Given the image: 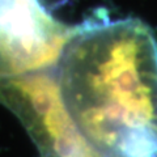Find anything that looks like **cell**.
<instances>
[{"mask_svg":"<svg viewBox=\"0 0 157 157\" xmlns=\"http://www.w3.org/2000/svg\"><path fill=\"white\" fill-rule=\"evenodd\" d=\"M62 98L100 157H157V39L136 18L73 26L55 67Z\"/></svg>","mask_w":157,"mask_h":157,"instance_id":"cell-1","label":"cell"},{"mask_svg":"<svg viewBox=\"0 0 157 157\" xmlns=\"http://www.w3.org/2000/svg\"><path fill=\"white\" fill-rule=\"evenodd\" d=\"M0 104L20 119L42 157H100L68 113L55 68L0 78Z\"/></svg>","mask_w":157,"mask_h":157,"instance_id":"cell-2","label":"cell"},{"mask_svg":"<svg viewBox=\"0 0 157 157\" xmlns=\"http://www.w3.org/2000/svg\"><path fill=\"white\" fill-rule=\"evenodd\" d=\"M72 32L41 0H14L0 9V78L55 68Z\"/></svg>","mask_w":157,"mask_h":157,"instance_id":"cell-3","label":"cell"},{"mask_svg":"<svg viewBox=\"0 0 157 157\" xmlns=\"http://www.w3.org/2000/svg\"><path fill=\"white\" fill-rule=\"evenodd\" d=\"M6 2H8V0H0V4H3V3H6Z\"/></svg>","mask_w":157,"mask_h":157,"instance_id":"cell-4","label":"cell"}]
</instances>
